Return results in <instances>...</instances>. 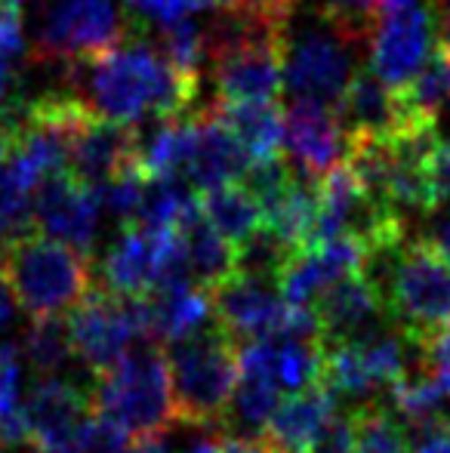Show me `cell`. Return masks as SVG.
<instances>
[{
    "label": "cell",
    "instance_id": "f1b7e54d",
    "mask_svg": "<svg viewBox=\"0 0 450 453\" xmlns=\"http://www.w3.org/2000/svg\"><path fill=\"white\" fill-rule=\"evenodd\" d=\"M16 315H19V299H16V290H12L10 278H6L4 265H0V340H4L6 330L16 324Z\"/></svg>",
    "mask_w": 450,
    "mask_h": 453
},
{
    "label": "cell",
    "instance_id": "603a6c76",
    "mask_svg": "<svg viewBox=\"0 0 450 453\" xmlns=\"http://www.w3.org/2000/svg\"><path fill=\"white\" fill-rule=\"evenodd\" d=\"M22 355L28 358L31 367L41 373V380H50V376H56L59 370H65L74 355L68 324L62 321V318H37V321L25 330Z\"/></svg>",
    "mask_w": 450,
    "mask_h": 453
},
{
    "label": "cell",
    "instance_id": "83f0119b",
    "mask_svg": "<svg viewBox=\"0 0 450 453\" xmlns=\"http://www.w3.org/2000/svg\"><path fill=\"white\" fill-rule=\"evenodd\" d=\"M306 453H355V419L352 413H333V419L318 432Z\"/></svg>",
    "mask_w": 450,
    "mask_h": 453
},
{
    "label": "cell",
    "instance_id": "ac0fdd59",
    "mask_svg": "<svg viewBox=\"0 0 450 453\" xmlns=\"http://www.w3.org/2000/svg\"><path fill=\"white\" fill-rule=\"evenodd\" d=\"M333 413H337V398L324 382L306 392H294L269 419L263 441L275 453H306L318 432L333 419Z\"/></svg>",
    "mask_w": 450,
    "mask_h": 453
},
{
    "label": "cell",
    "instance_id": "d6a6232c",
    "mask_svg": "<svg viewBox=\"0 0 450 453\" xmlns=\"http://www.w3.org/2000/svg\"><path fill=\"white\" fill-rule=\"evenodd\" d=\"M426 241L450 263V213L435 219V226H432V232L426 234Z\"/></svg>",
    "mask_w": 450,
    "mask_h": 453
},
{
    "label": "cell",
    "instance_id": "3957f363",
    "mask_svg": "<svg viewBox=\"0 0 450 453\" xmlns=\"http://www.w3.org/2000/svg\"><path fill=\"white\" fill-rule=\"evenodd\" d=\"M90 411L118 426L130 441L167 435L179 419L167 355L157 346H139L105 373L93 376Z\"/></svg>",
    "mask_w": 450,
    "mask_h": 453
},
{
    "label": "cell",
    "instance_id": "44dd1931",
    "mask_svg": "<svg viewBox=\"0 0 450 453\" xmlns=\"http://www.w3.org/2000/svg\"><path fill=\"white\" fill-rule=\"evenodd\" d=\"M210 321L213 296L198 284L151 296V340L155 342H182L198 330L210 327Z\"/></svg>",
    "mask_w": 450,
    "mask_h": 453
},
{
    "label": "cell",
    "instance_id": "e0dca14e",
    "mask_svg": "<svg viewBox=\"0 0 450 453\" xmlns=\"http://www.w3.org/2000/svg\"><path fill=\"white\" fill-rule=\"evenodd\" d=\"M194 136H192V155L186 164V180L198 195L223 185L240 182L250 170V157L240 149V142L219 124L213 108L192 114Z\"/></svg>",
    "mask_w": 450,
    "mask_h": 453
},
{
    "label": "cell",
    "instance_id": "5bb4252c",
    "mask_svg": "<svg viewBox=\"0 0 450 453\" xmlns=\"http://www.w3.org/2000/svg\"><path fill=\"white\" fill-rule=\"evenodd\" d=\"M90 398L72 380H37L25 395V419H28V441L37 453H68L78 438L80 426L90 417Z\"/></svg>",
    "mask_w": 450,
    "mask_h": 453
},
{
    "label": "cell",
    "instance_id": "4316f807",
    "mask_svg": "<svg viewBox=\"0 0 450 453\" xmlns=\"http://www.w3.org/2000/svg\"><path fill=\"white\" fill-rule=\"evenodd\" d=\"M25 56V37H22V19L19 22L0 25V111H6V99L16 90L19 81V62Z\"/></svg>",
    "mask_w": 450,
    "mask_h": 453
},
{
    "label": "cell",
    "instance_id": "8d00e7d4",
    "mask_svg": "<svg viewBox=\"0 0 450 453\" xmlns=\"http://www.w3.org/2000/svg\"><path fill=\"white\" fill-rule=\"evenodd\" d=\"M414 0H385V12H395V10H404V6H410Z\"/></svg>",
    "mask_w": 450,
    "mask_h": 453
},
{
    "label": "cell",
    "instance_id": "cb8c5ba5",
    "mask_svg": "<svg viewBox=\"0 0 450 453\" xmlns=\"http://www.w3.org/2000/svg\"><path fill=\"white\" fill-rule=\"evenodd\" d=\"M355 419V453H410L408 429L401 426L398 413L385 407L361 404L352 411Z\"/></svg>",
    "mask_w": 450,
    "mask_h": 453
},
{
    "label": "cell",
    "instance_id": "7a4b0ae2",
    "mask_svg": "<svg viewBox=\"0 0 450 453\" xmlns=\"http://www.w3.org/2000/svg\"><path fill=\"white\" fill-rule=\"evenodd\" d=\"M364 274L383 290L389 318L414 342L450 327V263L426 238L367 257Z\"/></svg>",
    "mask_w": 450,
    "mask_h": 453
},
{
    "label": "cell",
    "instance_id": "ba28073f",
    "mask_svg": "<svg viewBox=\"0 0 450 453\" xmlns=\"http://www.w3.org/2000/svg\"><path fill=\"white\" fill-rule=\"evenodd\" d=\"M355 53H358V47L321 19V25L302 31L290 43L287 90L296 99L337 108L352 78L361 72V68H355Z\"/></svg>",
    "mask_w": 450,
    "mask_h": 453
},
{
    "label": "cell",
    "instance_id": "9c48e42d",
    "mask_svg": "<svg viewBox=\"0 0 450 453\" xmlns=\"http://www.w3.org/2000/svg\"><path fill=\"white\" fill-rule=\"evenodd\" d=\"M435 43H439L435 10L410 4L404 10L385 12L370 37V72L383 84L401 90L429 65Z\"/></svg>",
    "mask_w": 450,
    "mask_h": 453
},
{
    "label": "cell",
    "instance_id": "6da1fadb",
    "mask_svg": "<svg viewBox=\"0 0 450 453\" xmlns=\"http://www.w3.org/2000/svg\"><path fill=\"white\" fill-rule=\"evenodd\" d=\"M68 74L74 81L72 93L99 118L130 127L145 118H157L161 124L186 118L201 90V78L179 72L157 41L151 43L139 31H126L109 53L72 62Z\"/></svg>",
    "mask_w": 450,
    "mask_h": 453
},
{
    "label": "cell",
    "instance_id": "f546056e",
    "mask_svg": "<svg viewBox=\"0 0 450 453\" xmlns=\"http://www.w3.org/2000/svg\"><path fill=\"white\" fill-rule=\"evenodd\" d=\"M435 16H439V43H435V53L450 65V0H435Z\"/></svg>",
    "mask_w": 450,
    "mask_h": 453
},
{
    "label": "cell",
    "instance_id": "5b68a950",
    "mask_svg": "<svg viewBox=\"0 0 450 453\" xmlns=\"http://www.w3.org/2000/svg\"><path fill=\"white\" fill-rule=\"evenodd\" d=\"M4 272L16 299L31 318H59L74 311L96 287L90 259L59 241L31 232L6 253Z\"/></svg>",
    "mask_w": 450,
    "mask_h": 453
},
{
    "label": "cell",
    "instance_id": "484cf974",
    "mask_svg": "<svg viewBox=\"0 0 450 453\" xmlns=\"http://www.w3.org/2000/svg\"><path fill=\"white\" fill-rule=\"evenodd\" d=\"M423 176H426V191H429V210L450 207V139H435L426 151L423 161Z\"/></svg>",
    "mask_w": 450,
    "mask_h": 453
},
{
    "label": "cell",
    "instance_id": "8992f818",
    "mask_svg": "<svg viewBox=\"0 0 450 453\" xmlns=\"http://www.w3.org/2000/svg\"><path fill=\"white\" fill-rule=\"evenodd\" d=\"M74 355L93 370L105 373L133 352V342L155 346L151 340V296H118L96 284L68 318Z\"/></svg>",
    "mask_w": 450,
    "mask_h": 453
},
{
    "label": "cell",
    "instance_id": "277c9868",
    "mask_svg": "<svg viewBox=\"0 0 450 453\" xmlns=\"http://www.w3.org/2000/svg\"><path fill=\"white\" fill-rule=\"evenodd\" d=\"M167 364L182 423L207 432L217 429L240 382V349L232 336L213 321L188 340L173 342Z\"/></svg>",
    "mask_w": 450,
    "mask_h": 453
},
{
    "label": "cell",
    "instance_id": "836d02e7",
    "mask_svg": "<svg viewBox=\"0 0 450 453\" xmlns=\"http://www.w3.org/2000/svg\"><path fill=\"white\" fill-rule=\"evenodd\" d=\"M219 448H223V432L210 429V432H204L201 438H194V441L188 444L182 453H219Z\"/></svg>",
    "mask_w": 450,
    "mask_h": 453
},
{
    "label": "cell",
    "instance_id": "8fae6325",
    "mask_svg": "<svg viewBox=\"0 0 450 453\" xmlns=\"http://www.w3.org/2000/svg\"><path fill=\"white\" fill-rule=\"evenodd\" d=\"M99 210L103 201L96 188L74 180L72 173H59L34 195V232L90 257L99 232Z\"/></svg>",
    "mask_w": 450,
    "mask_h": 453
},
{
    "label": "cell",
    "instance_id": "7c38bea8",
    "mask_svg": "<svg viewBox=\"0 0 450 453\" xmlns=\"http://www.w3.org/2000/svg\"><path fill=\"white\" fill-rule=\"evenodd\" d=\"M312 311L318 318V336L324 349L352 346V342L367 340L377 334L379 318H389L383 290L364 272L352 274V278L333 284L327 293H321Z\"/></svg>",
    "mask_w": 450,
    "mask_h": 453
},
{
    "label": "cell",
    "instance_id": "4dcf8cb0",
    "mask_svg": "<svg viewBox=\"0 0 450 453\" xmlns=\"http://www.w3.org/2000/svg\"><path fill=\"white\" fill-rule=\"evenodd\" d=\"M219 453H275L263 438H240V435H223Z\"/></svg>",
    "mask_w": 450,
    "mask_h": 453
},
{
    "label": "cell",
    "instance_id": "7402d4cb",
    "mask_svg": "<svg viewBox=\"0 0 450 453\" xmlns=\"http://www.w3.org/2000/svg\"><path fill=\"white\" fill-rule=\"evenodd\" d=\"M201 201V213L207 216L213 228L228 241V244H240L247 241L253 232L265 226V213L259 207L256 197L247 191L244 182H232L223 188H213L198 195Z\"/></svg>",
    "mask_w": 450,
    "mask_h": 453
},
{
    "label": "cell",
    "instance_id": "74e56055",
    "mask_svg": "<svg viewBox=\"0 0 450 453\" xmlns=\"http://www.w3.org/2000/svg\"><path fill=\"white\" fill-rule=\"evenodd\" d=\"M194 6H198V10H204V6H210V10H219V6L225 4V0H192Z\"/></svg>",
    "mask_w": 450,
    "mask_h": 453
},
{
    "label": "cell",
    "instance_id": "d4e9b609",
    "mask_svg": "<svg viewBox=\"0 0 450 453\" xmlns=\"http://www.w3.org/2000/svg\"><path fill=\"white\" fill-rule=\"evenodd\" d=\"M124 4L130 12V28H139V22H155L161 31L188 22L198 10L192 0H124Z\"/></svg>",
    "mask_w": 450,
    "mask_h": 453
},
{
    "label": "cell",
    "instance_id": "4fadbf2b",
    "mask_svg": "<svg viewBox=\"0 0 450 453\" xmlns=\"http://www.w3.org/2000/svg\"><path fill=\"white\" fill-rule=\"evenodd\" d=\"M139 164H142L139 133L130 124H114V120L93 114L72 142L68 173L90 188L103 191L105 185Z\"/></svg>",
    "mask_w": 450,
    "mask_h": 453
},
{
    "label": "cell",
    "instance_id": "1f68e13d",
    "mask_svg": "<svg viewBox=\"0 0 450 453\" xmlns=\"http://www.w3.org/2000/svg\"><path fill=\"white\" fill-rule=\"evenodd\" d=\"M225 4H238L247 10H259V12H275V16H294L296 0H225Z\"/></svg>",
    "mask_w": 450,
    "mask_h": 453
},
{
    "label": "cell",
    "instance_id": "52a82bcc",
    "mask_svg": "<svg viewBox=\"0 0 450 453\" xmlns=\"http://www.w3.org/2000/svg\"><path fill=\"white\" fill-rule=\"evenodd\" d=\"M114 0H50L37 25V62H80L103 56L126 37Z\"/></svg>",
    "mask_w": 450,
    "mask_h": 453
},
{
    "label": "cell",
    "instance_id": "d6986e66",
    "mask_svg": "<svg viewBox=\"0 0 450 453\" xmlns=\"http://www.w3.org/2000/svg\"><path fill=\"white\" fill-rule=\"evenodd\" d=\"M210 108L240 142L250 164L284 157V111L278 102H213Z\"/></svg>",
    "mask_w": 450,
    "mask_h": 453
},
{
    "label": "cell",
    "instance_id": "2e32d148",
    "mask_svg": "<svg viewBox=\"0 0 450 453\" xmlns=\"http://www.w3.org/2000/svg\"><path fill=\"white\" fill-rule=\"evenodd\" d=\"M284 145L315 182L346 161V133L339 114L309 99H296L284 111Z\"/></svg>",
    "mask_w": 450,
    "mask_h": 453
},
{
    "label": "cell",
    "instance_id": "f35d334b",
    "mask_svg": "<svg viewBox=\"0 0 450 453\" xmlns=\"http://www.w3.org/2000/svg\"><path fill=\"white\" fill-rule=\"evenodd\" d=\"M0 453H4V450H0Z\"/></svg>",
    "mask_w": 450,
    "mask_h": 453
},
{
    "label": "cell",
    "instance_id": "30bf717a",
    "mask_svg": "<svg viewBox=\"0 0 450 453\" xmlns=\"http://www.w3.org/2000/svg\"><path fill=\"white\" fill-rule=\"evenodd\" d=\"M339 124L346 133L348 145H367V142H392L401 136H420V133H435L439 127H423L408 111L401 93L395 87L383 84L373 72H358L342 93L339 105Z\"/></svg>",
    "mask_w": 450,
    "mask_h": 453
},
{
    "label": "cell",
    "instance_id": "9a60e30c",
    "mask_svg": "<svg viewBox=\"0 0 450 453\" xmlns=\"http://www.w3.org/2000/svg\"><path fill=\"white\" fill-rule=\"evenodd\" d=\"M176 232H149L130 226L120 232L103 263V280L118 296H155Z\"/></svg>",
    "mask_w": 450,
    "mask_h": 453
},
{
    "label": "cell",
    "instance_id": "d590c367",
    "mask_svg": "<svg viewBox=\"0 0 450 453\" xmlns=\"http://www.w3.org/2000/svg\"><path fill=\"white\" fill-rule=\"evenodd\" d=\"M414 453H450V432L429 438V441H420V448H416Z\"/></svg>",
    "mask_w": 450,
    "mask_h": 453
},
{
    "label": "cell",
    "instance_id": "ffe728a7",
    "mask_svg": "<svg viewBox=\"0 0 450 453\" xmlns=\"http://www.w3.org/2000/svg\"><path fill=\"white\" fill-rule=\"evenodd\" d=\"M176 234H179V244L188 259V272H192L198 287L213 290V287H219L234 274V244H228L223 234L207 222L201 207L176 228Z\"/></svg>",
    "mask_w": 450,
    "mask_h": 453
},
{
    "label": "cell",
    "instance_id": "e575fe53",
    "mask_svg": "<svg viewBox=\"0 0 450 453\" xmlns=\"http://www.w3.org/2000/svg\"><path fill=\"white\" fill-rule=\"evenodd\" d=\"M126 453H170V444L164 441V435H151V438H133Z\"/></svg>",
    "mask_w": 450,
    "mask_h": 453
}]
</instances>
